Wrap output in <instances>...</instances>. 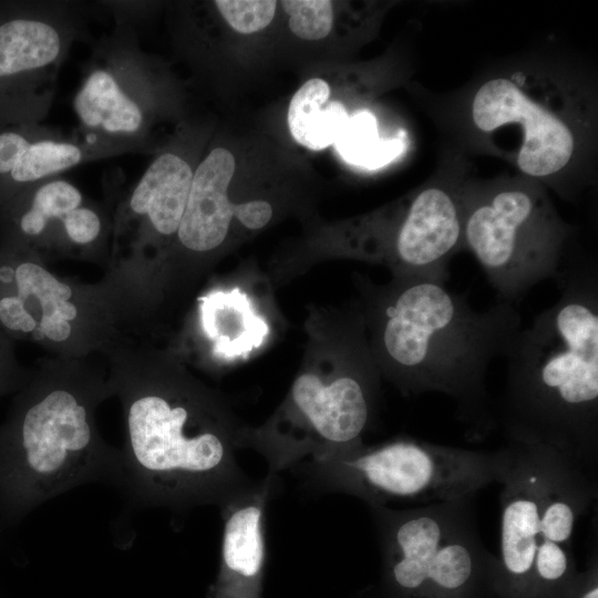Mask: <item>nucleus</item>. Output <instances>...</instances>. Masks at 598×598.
Listing matches in <instances>:
<instances>
[{
    "instance_id": "obj_1",
    "label": "nucleus",
    "mask_w": 598,
    "mask_h": 598,
    "mask_svg": "<svg viewBox=\"0 0 598 598\" xmlns=\"http://www.w3.org/2000/svg\"><path fill=\"white\" fill-rule=\"evenodd\" d=\"M111 384L125 425L121 488L135 504L220 507L254 483L236 457L245 425L174 355L125 364Z\"/></svg>"
},
{
    "instance_id": "obj_2",
    "label": "nucleus",
    "mask_w": 598,
    "mask_h": 598,
    "mask_svg": "<svg viewBox=\"0 0 598 598\" xmlns=\"http://www.w3.org/2000/svg\"><path fill=\"white\" fill-rule=\"evenodd\" d=\"M361 313L381 378L403 395L442 393L456 404L470 431L486 434L496 423L487 372L504 358L523 327L515 306L478 311L445 282L391 278L374 285L361 278Z\"/></svg>"
},
{
    "instance_id": "obj_3",
    "label": "nucleus",
    "mask_w": 598,
    "mask_h": 598,
    "mask_svg": "<svg viewBox=\"0 0 598 598\" xmlns=\"http://www.w3.org/2000/svg\"><path fill=\"white\" fill-rule=\"evenodd\" d=\"M559 298L520 328L506 360L498 420L508 441L551 446L597 475L598 269L573 262Z\"/></svg>"
},
{
    "instance_id": "obj_4",
    "label": "nucleus",
    "mask_w": 598,
    "mask_h": 598,
    "mask_svg": "<svg viewBox=\"0 0 598 598\" xmlns=\"http://www.w3.org/2000/svg\"><path fill=\"white\" fill-rule=\"evenodd\" d=\"M111 380L75 363L28 375L0 424V524L13 525L79 485L121 487L122 454L101 437L95 411Z\"/></svg>"
},
{
    "instance_id": "obj_5",
    "label": "nucleus",
    "mask_w": 598,
    "mask_h": 598,
    "mask_svg": "<svg viewBox=\"0 0 598 598\" xmlns=\"http://www.w3.org/2000/svg\"><path fill=\"white\" fill-rule=\"evenodd\" d=\"M307 332L285 399L262 424L241 433L240 447L264 456L270 474L362 443L378 406L382 378L357 305L315 312Z\"/></svg>"
},
{
    "instance_id": "obj_6",
    "label": "nucleus",
    "mask_w": 598,
    "mask_h": 598,
    "mask_svg": "<svg viewBox=\"0 0 598 598\" xmlns=\"http://www.w3.org/2000/svg\"><path fill=\"white\" fill-rule=\"evenodd\" d=\"M464 117L480 145L515 137L505 158L518 174L571 198L596 132L594 93L564 70L524 63L487 75L466 97Z\"/></svg>"
},
{
    "instance_id": "obj_7",
    "label": "nucleus",
    "mask_w": 598,
    "mask_h": 598,
    "mask_svg": "<svg viewBox=\"0 0 598 598\" xmlns=\"http://www.w3.org/2000/svg\"><path fill=\"white\" fill-rule=\"evenodd\" d=\"M497 557L498 598H560L577 571L573 538L597 498V475L540 443L508 441Z\"/></svg>"
},
{
    "instance_id": "obj_8",
    "label": "nucleus",
    "mask_w": 598,
    "mask_h": 598,
    "mask_svg": "<svg viewBox=\"0 0 598 598\" xmlns=\"http://www.w3.org/2000/svg\"><path fill=\"white\" fill-rule=\"evenodd\" d=\"M463 250L483 268L498 302L513 305L544 280H559L576 227L540 183L516 174L468 177L464 188Z\"/></svg>"
},
{
    "instance_id": "obj_9",
    "label": "nucleus",
    "mask_w": 598,
    "mask_h": 598,
    "mask_svg": "<svg viewBox=\"0 0 598 598\" xmlns=\"http://www.w3.org/2000/svg\"><path fill=\"white\" fill-rule=\"evenodd\" d=\"M509 461L508 444L489 452L400 436L309 458L301 471L313 489L348 494L368 506H422L474 496L501 483Z\"/></svg>"
},
{
    "instance_id": "obj_10",
    "label": "nucleus",
    "mask_w": 598,
    "mask_h": 598,
    "mask_svg": "<svg viewBox=\"0 0 598 598\" xmlns=\"http://www.w3.org/2000/svg\"><path fill=\"white\" fill-rule=\"evenodd\" d=\"M475 496L409 508L370 505L391 598H498Z\"/></svg>"
},
{
    "instance_id": "obj_11",
    "label": "nucleus",
    "mask_w": 598,
    "mask_h": 598,
    "mask_svg": "<svg viewBox=\"0 0 598 598\" xmlns=\"http://www.w3.org/2000/svg\"><path fill=\"white\" fill-rule=\"evenodd\" d=\"M75 136L125 154H156L157 124L179 111V92L165 63L146 52L137 27L113 22L91 40L73 97Z\"/></svg>"
},
{
    "instance_id": "obj_12",
    "label": "nucleus",
    "mask_w": 598,
    "mask_h": 598,
    "mask_svg": "<svg viewBox=\"0 0 598 598\" xmlns=\"http://www.w3.org/2000/svg\"><path fill=\"white\" fill-rule=\"evenodd\" d=\"M462 163L452 162L396 202L339 227L331 254L385 267L392 278L447 282L448 265L463 250Z\"/></svg>"
},
{
    "instance_id": "obj_13",
    "label": "nucleus",
    "mask_w": 598,
    "mask_h": 598,
    "mask_svg": "<svg viewBox=\"0 0 598 598\" xmlns=\"http://www.w3.org/2000/svg\"><path fill=\"white\" fill-rule=\"evenodd\" d=\"M93 2L0 0V128L43 123L72 47L87 40Z\"/></svg>"
},
{
    "instance_id": "obj_14",
    "label": "nucleus",
    "mask_w": 598,
    "mask_h": 598,
    "mask_svg": "<svg viewBox=\"0 0 598 598\" xmlns=\"http://www.w3.org/2000/svg\"><path fill=\"white\" fill-rule=\"evenodd\" d=\"M30 249L0 247V331L56 350L75 348L97 319L83 288Z\"/></svg>"
},
{
    "instance_id": "obj_15",
    "label": "nucleus",
    "mask_w": 598,
    "mask_h": 598,
    "mask_svg": "<svg viewBox=\"0 0 598 598\" xmlns=\"http://www.w3.org/2000/svg\"><path fill=\"white\" fill-rule=\"evenodd\" d=\"M203 136L202 131L183 128L154 154L137 183L117 199L113 210L114 248L124 246L134 264L164 266L184 214Z\"/></svg>"
},
{
    "instance_id": "obj_16",
    "label": "nucleus",
    "mask_w": 598,
    "mask_h": 598,
    "mask_svg": "<svg viewBox=\"0 0 598 598\" xmlns=\"http://www.w3.org/2000/svg\"><path fill=\"white\" fill-rule=\"evenodd\" d=\"M268 279L255 270L214 281L196 299L186 344L200 364L219 372L264 351L280 327Z\"/></svg>"
},
{
    "instance_id": "obj_17",
    "label": "nucleus",
    "mask_w": 598,
    "mask_h": 598,
    "mask_svg": "<svg viewBox=\"0 0 598 598\" xmlns=\"http://www.w3.org/2000/svg\"><path fill=\"white\" fill-rule=\"evenodd\" d=\"M235 171V156L223 145L212 147L197 162L184 214L163 267L208 262L228 245L235 221L250 231L260 230L271 221L270 202L231 200Z\"/></svg>"
},
{
    "instance_id": "obj_18",
    "label": "nucleus",
    "mask_w": 598,
    "mask_h": 598,
    "mask_svg": "<svg viewBox=\"0 0 598 598\" xmlns=\"http://www.w3.org/2000/svg\"><path fill=\"white\" fill-rule=\"evenodd\" d=\"M118 155L116 150L89 144L43 123L0 128V205L73 167Z\"/></svg>"
},
{
    "instance_id": "obj_19",
    "label": "nucleus",
    "mask_w": 598,
    "mask_h": 598,
    "mask_svg": "<svg viewBox=\"0 0 598 598\" xmlns=\"http://www.w3.org/2000/svg\"><path fill=\"white\" fill-rule=\"evenodd\" d=\"M276 474L254 482L220 508L221 567L216 598H258L265 563V513Z\"/></svg>"
},
{
    "instance_id": "obj_20",
    "label": "nucleus",
    "mask_w": 598,
    "mask_h": 598,
    "mask_svg": "<svg viewBox=\"0 0 598 598\" xmlns=\"http://www.w3.org/2000/svg\"><path fill=\"white\" fill-rule=\"evenodd\" d=\"M86 200L71 181L58 176L37 183L0 205V247L50 249L61 219Z\"/></svg>"
},
{
    "instance_id": "obj_21",
    "label": "nucleus",
    "mask_w": 598,
    "mask_h": 598,
    "mask_svg": "<svg viewBox=\"0 0 598 598\" xmlns=\"http://www.w3.org/2000/svg\"><path fill=\"white\" fill-rule=\"evenodd\" d=\"M341 158L348 164L374 171L398 159L408 151L409 134L400 128L391 137L380 135L377 116L368 109L350 115L334 142Z\"/></svg>"
},
{
    "instance_id": "obj_22",
    "label": "nucleus",
    "mask_w": 598,
    "mask_h": 598,
    "mask_svg": "<svg viewBox=\"0 0 598 598\" xmlns=\"http://www.w3.org/2000/svg\"><path fill=\"white\" fill-rule=\"evenodd\" d=\"M330 96L329 84L320 78L306 81L293 94L288 107V126L302 146L320 151L329 146V112L323 107Z\"/></svg>"
},
{
    "instance_id": "obj_23",
    "label": "nucleus",
    "mask_w": 598,
    "mask_h": 598,
    "mask_svg": "<svg viewBox=\"0 0 598 598\" xmlns=\"http://www.w3.org/2000/svg\"><path fill=\"white\" fill-rule=\"evenodd\" d=\"M281 8L288 16L290 31L301 40H321L331 32L334 6L328 0H285Z\"/></svg>"
},
{
    "instance_id": "obj_24",
    "label": "nucleus",
    "mask_w": 598,
    "mask_h": 598,
    "mask_svg": "<svg viewBox=\"0 0 598 598\" xmlns=\"http://www.w3.org/2000/svg\"><path fill=\"white\" fill-rule=\"evenodd\" d=\"M277 3L272 0H216L210 7L230 29L251 34L272 22Z\"/></svg>"
},
{
    "instance_id": "obj_25",
    "label": "nucleus",
    "mask_w": 598,
    "mask_h": 598,
    "mask_svg": "<svg viewBox=\"0 0 598 598\" xmlns=\"http://www.w3.org/2000/svg\"><path fill=\"white\" fill-rule=\"evenodd\" d=\"M93 3L97 11L103 10L104 13L111 16L113 22H124L135 27L157 6L152 1H95Z\"/></svg>"
},
{
    "instance_id": "obj_26",
    "label": "nucleus",
    "mask_w": 598,
    "mask_h": 598,
    "mask_svg": "<svg viewBox=\"0 0 598 598\" xmlns=\"http://www.w3.org/2000/svg\"><path fill=\"white\" fill-rule=\"evenodd\" d=\"M560 598H598V546L591 547L587 569L578 571Z\"/></svg>"
},
{
    "instance_id": "obj_27",
    "label": "nucleus",
    "mask_w": 598,
    "mask_h": 598,
    "mask_svg": "<svg viewBox=\"0 0 598 598\" xmlns=\"http://www.w3.org/2000/svg\"><path fill=\"white\" fill-rule=\"evenodd\" d=\"M27 378L16 361L12 341L0 331V395L18 390Z\"/></svg>"
}]
</instances>
